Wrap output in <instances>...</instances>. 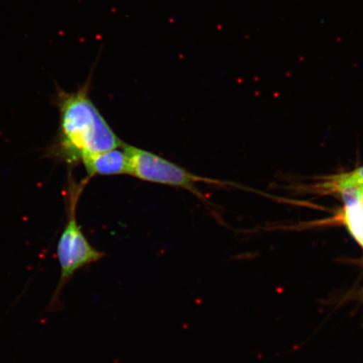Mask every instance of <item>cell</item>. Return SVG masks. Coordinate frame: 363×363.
<instances>
[{
  "instance_id": "obj_1",
  "label": "cell",
  "mask_w": 363,
  "mask_h": 363,
  "mask_svg": "<svg viewBox=\"0 0 363 363\" xmlns=\"http://www.w3.org/2000/svg\"><path fill=\"white\" fill-rule=\"evenodd\" d=\"M92 74L74 92L56 88L59 127L49 154L70 167L81 164L85 157L124 144L90 98Z\"/></svg>"
},
{
  "instance_id": "obj_2",
  "label": "cell",
  "mask_w": 363,
  "mask_h": 363,
  "mask_svg": "<svg viewBox=\"0 0 363 363\" xmlns=\"http://www.w3.org/2000/svg\"><path fill=\"white\" fill-rule=\"evenodd\" d=\"M87 180L76 183L68 179L67 189V220L57 247V257L61 267L60 279L50 299L48 312H56L62 308L61 297L66 285L74 278L77 272L101 260L104 253L98 251L90 244L77 220V204Z\"/></svg>"
},
{
  "instance_id": "obj_3",
  "label": "cell",
  "mask_w": 363,
  "mask_h": 363,
  "mask_svg": "<svg viewBox=\"0 0 363 363\" xmlns=\"http://www.w3.org/2000/svg\"><path fill=\"white\" fill-rule=\"evenodd\" d=\"M130 159L131 176L151 183L174 186L197 193L196 184L210 182L146 150L125 143Z\"/></svg>"
},
{
  "instance_id": "obj_4",
  "label": "cell",
  "mask_w": 363,
  "mask_h": 363,
  "mask_svg": "<svg viewBox=\"0 0 363 363\" xmlns=\"http://www.w3.org/2000/svg\"><path fill=\"white\" fill-rule=\"evenodd\" d=\"M89 178L94 176L130 175L128 152L123 146L84 157L82 160Z\"/></svg>"
},
{
  "instance_id": "obj_5",
  "label": "cell",
  "mask_w": 363,
  "mask_h": 363,
  "mask_svg": "<svg viewBox=\"0 0 363 363\" xmlns=\"http://www.w3.org/2000/svg\"><path fill=\"white\" fill-rule=\"evenodd\" d=\"M345 221L354 238L363 247V204L362 202L346 207Z\"/></svg>"
},
{
  "instance_id": "obj_6",
  "label": "cell",
  "mask_w": 363,
  "mask_h": 363,
  "mask_svg": "<svg viewBox=\"0 0 363 363\" xmlns=\"http://www.w3.org/2000/svg\"><path fill=\"white\" fill-rule=\"evenodd\" d=\"M353 174L355 175L358 180L361 181L363 184V167H361V169L353 172Z\"/></svg>"
},
{
  "instance_id": "obj_7",
  "label": "cell",
  "mask_w": 363,
  "mask_h": 363,
  "mask_svg": "<svg viewBox=\"0 0 363 363\" xmlns=\"http://www.w3.org/2000/svg\"><path fill=\"white\" fill-rule=\"evenodd\" d=\"M362 204H363V197H362Z\"/></svg>"
}]
</instances>
